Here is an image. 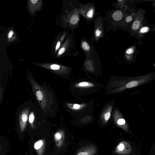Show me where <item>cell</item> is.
Instances as JSON below:
<instances>
[{
	"instance_id": "1",
	"label": "cell",
	"mask_w": 155,
	"mask_h": 155,
	"mask_svg": "<svg viewBox=\"0 0 155 155\" xmlns=\"http://www.w3.org/2000/svg\"><path fill=\"white\" fill-rule=\"evenodd\" d=\"M75 11L81 15L88 22L96 19L97 17V12L93 3L89 2L85 5L80 3L78 7L75 9Z\"/></svg>"
},
{
	"instance_id": "2",
	"label": "cell",
	"mask_w": 155,
	"mask_h": 155,
	"mask_svg": "<svg viewBox=\"0 0 155 155\" xmlns=\"http://www.w3.org/2000/svg\"><path fill=\"white\" fill-rule=\"evenodd\" d=\"M104 22L101 16H97L96 18L93 35L91 40L97 42L99 39L103 38L104 35Z\"/></svg>"
},
{
	"instance_id": "3",
	"label": "cell",
	"mask_w": 155,
	"mask_h": 155,
	"mask_svg": "<svg viewBox=\"0 0 155 155\" xmlns=\"http://www.w3.org/2000/svg\"><path fill=\"white\" fill-rule=\"evenodd\" d=\"M117 153L122 155H127L132 152L131 145L128 142L123 141L120 142L117 145L115 149Z\"/></svg>"
},
{
	"instance_id": "4",
	"label": "cell",
	"mask_w": 155,
	"mask_h": 155,
	"mask_svg": "<svg viewBox=\"0 0 155 155\" xmlns=\"http://www.w3.org/2000/svg\"><path fill=\"white\" fill-rule=\"evenodd\" d=\"M97 148L94 145H86L80 148L76 155H94L97 152Z\"/></svg>"
},
{
	"instance_id": "5",
	"label": "cell",
	"mask_w": 155,
	"mask_h": 155,
	"mask_svg": "<svg viewBox=\"0 0 155 155\" xmlns=\"http://www.w3.org/2000/svg\"><path fill=\"white\" fill-rule=\"evenodd\" d=\"M81 46L82 49L86 54L87 57H89L93 52L92 48L88 41L84 39H82L81 41Z\"/></svg>"
},
{
	"instance_id": "6",
	"label": "cell",
	"mask_w": 155,
	"mask_h": 155,
	"mask_svg": "<svg viewBox=\"0 0 155 155\" xmlns=\"http://www.w3.org/2000/svg\"><path fill=\"white\" fill-rule=\"evenodd\" d=\"M123 14L120 10H117L114 12L112 15L113 19L116 21L120 20L122 18Z\"/></svg>"
},
{
	"instance_id": "7",
	"label": "cell",
	"mask_w": 155,
	"mask_h": 155,
	"mask_svg": "<svg viewBox=\"0 0 155 155\" xmlns=\"http://www.w3.org/2000/svg\"><path fill=\"white\" fill-rule=\"evenodd\" d=\"M27 120V115L25 113L23 114L21 116V130L23 129L25 124Z\"/></svg>"
},
{
	"instance_id": "8",
	"label": "cell",
	"mask_w": 155,
	"mask_h": 155,
	"mask_svg": "<svg viewBox=\"0 0 155 155\" xmlns=\"http://www.w3.org/2000/svg\"><path fill=\"white\" fill-rule=\"evenodd\" d=\"M94 84L92 83L86 82L83 81L78 84L77 87H86L93 86Z\"/></svg>"
},
{
	"instance_id": "9",
	"label": "cell",
	"mask_w": 155,
	"mask_h": 155,
	"mask_svg": "<svg viewBox=\"0 0 155 155\" xmlns=\"http://www.w3.org/2000/svg\"><path fill=\"white\" fill-rule=\"evenodd\" d=\"M43 144V141L42 140H39L37 141L34 145L35 149L37 150L40 149Z\"/></svg>"
},
{
	"instance_id": "10",
	"label": "cell",
	"mask_w": 155,
	"mask_h": 155,
	"mask_svg": "<svg viewBox=\"0 0 155 155\" xmlns=\"http://www.w3.org/2000/svg\"><path fill=\"white\" fill-rule=\"evenodd\" d=\"M140 22L138 20L135 21L133 23L132 28L134 30H137L138 29L140 26Z\"/></svg>"
},
{
	"instance_id": "11",
	"label": "cell",
	"mask_w": 155,
	"mask_h": 155,
	"mask_svg": "<svg viewBox=\"0 0 155 155\" xmlns=\"http://www.w3.org/2000/svg\"><path fill=\"white\" fill-rule=\"evenodd\" d=\"M134 49L132 48H130L127 49L125 52V55L127 58L129 55L132 54L134 52Z\"/></svg>"
},
{
	"instance_id": "12",
	"label": "cell",
	"mask_w": 155,
	"mask_h": 155,
	"mask_svg": "<svg viewBox=\"0 0 155 155\" xmlns=\"http://www.w3.org/2000/svg\"><path fill=\"white\" fill-rule=\"evenodd\" d=\"M117 123L118 125L120 126L125 125H125L126 121L123 118H120L118 119L117 121Z\"/></svg>"
},
{
	"instance_id": "13",
	"label": "cell",
	"mask_w": 155,
	"mask_h": 155,
	"mask_svg": "<svg viewBox=\"0 0 155 155\" xmlns=\"http://www.w3.org/2000/svg\"><path fill=\"white\" fill-rule=\"evenodd\" d=\"M37 97L39 100H41L42 99L43 96L42 94L40 91H38L36 93Z\"/></svg>"
},
{
	"instance_id": "14",
	"label": "cell",
	"mask_w": 155,
	"mask_h": 155,
	"mask_svg": "<svg viewBox=\"0 0 155 155\" xmlns=\"http://www.w3.org/2000/svg\"><path fill=\"white\" fill-rule=\"evenodd\" d=\"M125 1L124 0H117V3H116V7L118 8H121L123 5Z\"/></svg>"
},
{
	"instance_id": "15",
	"label": "cell",
	"mask_w": 155,
	"mask_h": 155,
	"mask_svg": "<svg viewBox=\"0 0 155 155\" xmlns=\"http://www.w3.org/2000/svg\"><path fill=\"white\" fill-rule=\"evenodd\" d=\"M54 137L56 140H59L61 138L62 135L60 133L57 132L54 135Z\"/></svg>"
},
{
	"instance_id": "16",
	"label": "cell",
	"mask_w": 155,
	"mask_h": 155,
	"mask_svg": "<svg viewBox=\"0 0 155 155\" xmlns=\"http://www.w3.org/2000/svg\"><path fill=\"white\" fill-rule=\"evenodd\" d=\"M50 68L51 69L53 70H58L60 68V66L58 65L54 64L51 66Z\"/></svg>"
},
{
	"instance_id": "17",
	"label": "cell",
	"mask_w": 155,
	"mask_h": 155,
	"mask_svg": "<svg viewBox=\"0 0 155 155\" xmlns=\"http://www.w3.org/2000/svg\"><path fill=\"white\" fill-rule=\"evenodd\" d=\"M34 116L33 114L32 113H31L30 115L29 118V121L30 123H32L34 120Z\"/></svg>"
},
{
	"instance_id": "18",
	"label": "cell",
	"mask_w": 155,
	"mask_h": 155,
	"mask_svg": "<svg viewBox=\"0 0 155 155\" xmlns=\"http://www.w3.org/2000/svg\"><path fill=\"white\" fill-rule=\"evenodd\" d=\"M133 19L132 17L131 16H128L125 19V21L127 23H129Z\"/></svg>"
},
{
	"instance_id": "19",
	"label": "cell",
	"mask_w": 155,
	"mask_h": 155,
	"mask_svg": "<svg viewBox=\"0 0 155 155\" xmlns=\"http://www.w3.org/2000/svg\"><path fill=\"white\" fill-rule=\"evenodd\" d=\"M110 113L107 112L104 115V119L105 120L107 121L108 120L110 117Z\"/></svg>"
},
{
	"instance_id": "20",
	"label": "cell",
	"mask_w": 155,
	"mask_h": 155,
	"mask_svg": "<svg viewBox=\"0 0 155 155\" xmlns=\"http://www.w3.org/2000/svg\"><path fill=\"white\" fill-rule=\"evenodd\" d=\"M149 30V28L147 27H145L141 29L140 31L141 33H144L148 31Z\"/></svg>"
},
{
	"instance_id": "21",
	"label": "cell",
	"mask_w": 155,
	"mask_h": 155,
	"mask_svg": "<svg viewBox=\"0 0 155 155\" xmlns=\"http://www.w3.org/2000/svg\"><path fill=\"white\" fill-rule=\"evenodd\" d=\"M65 51V49L64 47L61 48L60 49L59 51L58 54H61L64 53Z\"/></svg>"
},
{
	"instance_id": "22",
	"label": "cell",
	"mask_w": 155,
	"mask_h": 155,
	"mask_svg": "<svg viewBox=\"0 0 155 155\" xmlns=\"http://www.w3.org/2000/svg\"><path fill=\"white\" fill-rule=\"evenodd\" d=\"M60 43L59 41H58V42L57 43V44L56 48H55L56 49L58 50L59 49V48L60 47Z\"/></svg>"
},
{
	"instance_id": "23",
	"label": "cell",
	"mask_w": 155,
	"mask_h": 155,
	"mask_svg": "<svg viewBox=\"0 0 155 155\" xmlns=\"http://www.w3.org/2000/svg\"><path fill=\"white\" fill-rule=\"evenodd\" d=\"M80 107V105L77 104H75L74 105V107L76 109H79Z\"/></svg>"
},
{
	"instance_id": "24",
	"label": "cell",
	"mask_w": 155,
	"mask_h": 155,
	"mask_svg": "<svg viewBox=\"0 0 155 155\" xmlns=\"http://www.w3.org/2000/svg\"><path fill=\"white\" fill-rule=\"evenodd\" d=\"M13 34V32L12 31H10L8 35V37L9 38H10L12 37V35Z\"/></svg>"
},
{
	"instance_id": "25",
	"label": "cell",
	"mask_w": 155,
	"mask_h": 155,
	"mask_svg": "<svg viewBox=\"0 0 155 155\" xmlns=\"http://www.w3.org/2000/svg\"><path fill=\"white\" fill-rule=\"evenodd\" d=\"M38 1L37 0H31V1L32 2V3L33 4H35L36 3V2Z\"/></svg>"
},
{
	"instance_id": "26",
	"label": "cell",
	"mask_w": 155,
	"mask_h": 155,
	"mask_svg": "<svg viewBox=\"0 0 155 155\" xmlns=\"http://www.w3.org/2000/svg\"><path fill=\"white\" fill-rule=\"evenodd\" d=\"M154 66H155V63H154Z\"/></svg>"
},
{
	"instance_id": "27",
	"label": "cell",
	"mask_w": 155,
	"mask_h": 155,
	"mask_svg": "<svg viewBox=\"0 0 155 155\" xmlns=\"http://www.w3.org/2000/svg\"></svg>"
}]
</instances>
